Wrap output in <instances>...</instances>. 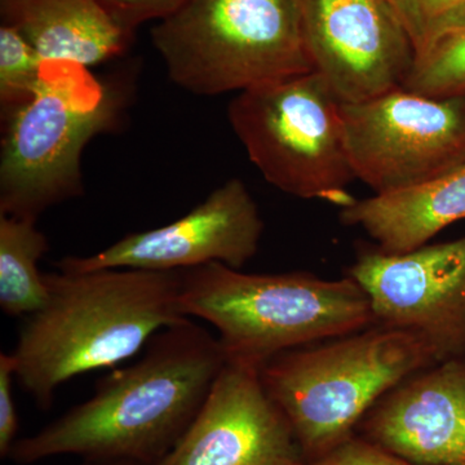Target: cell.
Instances as JSON below:
<instances>
[{
  "label": "cell",
  "mask_w": 465,
  "mask_h": 465,
  "mask_svg": "<svg viewBox=\"0 0 465 465\" xmlns=\"http://www.w3.org/2000/svg\"><path fill=\"white\" fill-rule=\"evenodd\" d=\"M84 465H143L130 460L84 461Z\"/></svg>",
  "instance_id": "cell-23"
},
{
  "label": "cell",
  "mask_w": 465,
  "mask_h": 465,
  "mask_svg": "<svg viewBox=\"0 0 465 465\" xmlns=\"http://www.w3.org/2000/svg\"><path fill=\"white\" fill-rule=\"evenodd\" d=\"M264 222L246 183L231 179L171 224L131 232L90 256H65L57 271H188L213 262L242 269L258 253Z\"/></svg>",
  "instance_id": "cell-10"
},
{
  "label": "cell",
  "mask_w": 465,
  "mask_h": 465,
  "mask_svg": "<svg viewBox=\"0 0 465 465\" xmlns=\"http://www.w3.org/2000/svg\"><path fill=\"white\" fill-rule=\"evenodd\" d=\"M130 91L88 67L43 61L32 100L2 116L0 215L35 219L84 194L82 155L121 124Z\"/></svg>",
  "instance_id": "cell-5"
},
{
  "label": "cell",
  "mask_w": 465,
  "mask_h": 465,
  "mask_svg": "<svg viewBox=\"0 0 465 465\" xmlns=\"http://www.w3.org/2000/svg\"><path fill=\"white\" fill-rule=\"evenodd\" d=\"M229 124L250 161L281 192L341 208L356 180L341 103L316 72L238 92Z\"/></svg>",
  "instance_id": "cell-7"
},
{
  "label": "cell",
  "mask_w": 465,
  "mask_h": 465,
  "mask_svg": "<svg viewBox=\"0 0 465 465\" xmlns=\"http://www.w3.org/2000/svg\"><path fill=\"white\" fill-rule=\"evenodd\" d=\"M421 56L450 34L465 27V0H387Z\"/></svg>",
  "instance_id": "cell-19"
},
{
  "label": "cell",
  "mask_w": 465,
  "mask_h": 465,
  "mask_svg": "<svg viewBox=\"0 0 465 465\" xmlns=\"http://www.w3.org/2000/svg\"><path fill=\"white\" fill-rule=\"evenodd\" d=\"M2 24L16 27L43 61L100 65L134 41L100 0H0Z\"/></svg>",
  "instance_id": "cell-14"
},
{
  "label": "cell",
  "mask_w": 465,
  "mask_h": 465,
  "mask_svg": "<svg viewBox=\"0 0 465 465\" xmlns=\"http://www.w3.org/2000/svg\"><path fill=\"white\" fill-rule=\"evenodd\" d=\"M45 278L48 298L26 317L11 351L18 382L43 410L66 381L130 360L188 320L180 304L183 271H57Z\"/></svg>",
  "instance_id": "cell-2"
},
{
  "label": "cell",
  "mask_w": 465,
  "mask_h": 465,
  "mask_svg": "<svg viewBox=\"0 0 465 465\" xmlns=\"http://www.w3.org/2000/svg\"><path fill=\"white\" fill-rule=\"evenodd\" d=\"M339 216L342 224L362 229L381 252L420 249L465 219V164L409 188L356 200Z\"/></svg>",
  "instance_id": "cell-15"
},
{
  "label": "cell",
  "mask_w": 465,
  "mask_h": 465,
  "mask_svg": "<svg viewBox=\"0 0 465 465\" xmlns=\"http://www.w3.org/2000/svg\"><path fill=\"white\" fill-rule=\"evenodd\" d=\"M180 304L186 318L215 327L226 362L259 371L284 351L374 324L365 291L348 275L251 274L213 262L183 271Z\"/></svg>",
  "instance_id": "cell-3"
},
{
  "label": "cell",
  "mask_w": 465,
  "mask_h": 465,
  "mask_svg": "<svg viewBox=\"0 0 465 465\" xmlns=\"http://www.w3.org/2000/svg\"><path fill=\"white\" fill-rule=\"evenodd\" d=\"M225 363L217 336L191 318L167 327L142 360L104 376L90 399L17 440L8 458L33 464L75 455L157 465L191 427Z\"/></svg>",
  "instance_id": "cell-1"
},
{
  "label": "cell",
  "mask_w": 465,
  "mask_h": 465,
  "mask_svg": "<svg viewBox=\"0 0 465 465\" xmlns=\"http://www.w3.org/2000/svg\"><path fill=\"white\" fill-rule=\"evenodd\" d=\"M150 39L170 81L198 96L313 72L300 0H186Z\"/></svg>",
  "instance_id": "cell-6"
},
{
  "label": "cell",
  "mask_w": 465,
  "mask_h": 465,
  "mask_svg": "<svg viewBox=\"0 0 465 465\" xmlns=\"http://www.w3.org/2000/svg\"><path fill=\"white\" fill-rule=\"evenodd\" d=\"M36 222L0 215V307L8 316H32L48 298L38 264L50 243Z\"/></svg>",
  "instance_id": "cell-16"
},
{
  "label": "cell",
  "mask_w": 465,
  "mask_h": 465,
  "mask_svg": "<svg viewBox=\"0 0 465 465\" xmlns=\"http://www.w3.org/2000/svg\"><path fill=\"white\" fill-rule=\"evenodd\" d=\"M313 72L341 104L402 87L415 51L387 0H300Z\"/></svg>",
  "instance_id": "cell-11"
},
{
  "label": "cell",
  "mask_w": 465,
  "mask_h": 465,
  "mask_svg": "<svg viewBox=\"0 0 465 465\" xmlns=\"http://www.w3.org/2000/svg\"><path fill=\"white\" fill-rule=\"evenodd\" d=\"M341 110L354 174L375 194L465 164V96L436 99L399 87Z\"/></svg>",
  "instance_id": "cell-8"
},
{
  "label": "cell",
  "mask_w": 465,
  "mask_h": 465,
  "mask_svg": "<svg viewBox=\"0 0 465 465\" xmlns=\"http://www.w3.org/2000/svg\"><path fill=\"white\" fill-rule=\"evenodd\" d=\"M14 379L16 369L11 353L0 354V457L8 459L17 440L18 421L16 401L14 399Z\"/></svg>",
  "instance_id": "cell-22"
},
{
  "label": "cell",
  "mask_w": 465,
  "mask_h": 465,
  "mask_svg": "<svg viewBox=\"0 0 465 465\" xmlns=\"http://www.w3.org/2000/svg\"><path fill=\"white\" fill-rule=\"evenodd\" d=\"M402 87L436 99L465 96V27L415 57Z\"/></svg>",
  "instance_id": "cell-17"
},
{
  "label": "cell",
  "mask_w": 465,
  "mask_h": 465,
  "mask_svg": "<svg viewBox=\"0 0 465 465\" xmlns=\"http://www.w3.org/2000/svg\"><path fill=\"white\" fill-rule=\"evenodd\" d=\"M157 465H305L259 370L226 362L206 402Z\"/></svg>",
  "instance_id": "cell-12"
},
{
  "label": "cell",
  "mask_w": 465,
  "mask_h": 465,
  "mask_svg": "<svg viewBox=\"0 0 465 465\" xmlns=\"http://www.w3.org/2000/svg\"><path fill=\"white\" fill-rule=\"evenodd\" d=\"M436 363L415 336L372 324L284 351L260 376L289 420L307 465L356 436L358 425L384 394Z\"/></svg>",
  "instance_id": "cell-4"
},
{
  "label": "cell",
  "mask_w": 465,
  "mask_h": 465,
  "mask_svg": "<svg viewBox=\"0 0 465 465\" xmlns=\"http://www.w3.org/2000/svg\"><path fill=\"white\" fill-rule=\"evenodd\" d=\"M374 324L423 341L437 363L465 357V235L406 253L367 247L349 266Z\"/></svg>",
  "instance_id": "cell-9"
},
{
  "label": "cell",
  "mask_w": 465,
  "mask_h": 465,
  "mask_svg": "<svg viewBox=\"0 0 465 465\" xmlns=\"http://www.w3.org/2000/svg\"><path fill=\"white\" fill-rule=\"evenodd\" d=\"M357 436L420 465H465V357L405 379L367 412Z\"/></svg>",
  "instance_id": "cell-13"
},
{
  "label": "cell",
  "mask_w": 465,
  "mask_h": 465,
  "mask_svg": "<svg viewBox=\"0 0 465 465\" xmlns=\"http://www.w3.org/2000/svg\"><path fill=\"white\" fill-rule=\"evenodd\" d=\"M186 0H100L101 5L125 29L134 30L149 21H162Z\"/></svg>",
  "instance_id": "cell-20"
},
{
  "label": "cell",
  "mask_w": 465,
  "mask_h": 465,
  "mask_svg": "<svg viewBox=\"0 0 465 465\" xmlns=\"http://www.w3.org/2000/svg\"><path fill=\"white\" fill-rule=\"evenodd\" d=\"M43 60L16 27L0 25V118L32 100L41 82Z\"/></svg>",
  "instance_id": "cell-18"
},
{
  "label": "cell",
  "mask_w": 465,
  "mask_h": 465,
  "mask_svg": "<svg viewBox=\"0 0 465 465\" xmlns=\"http://www.w3.org/2000/svg\"><path fill=\"white\" fill-rule=\"evenodd\" d=\"M307 465H420L412 463L379 448L374 443L363 440L362 437L353 436L345 440L341 446L332 450L326 457L318 459Z\"/></svg>",
  "instance_id": "cell-21"
}]
</instances>
